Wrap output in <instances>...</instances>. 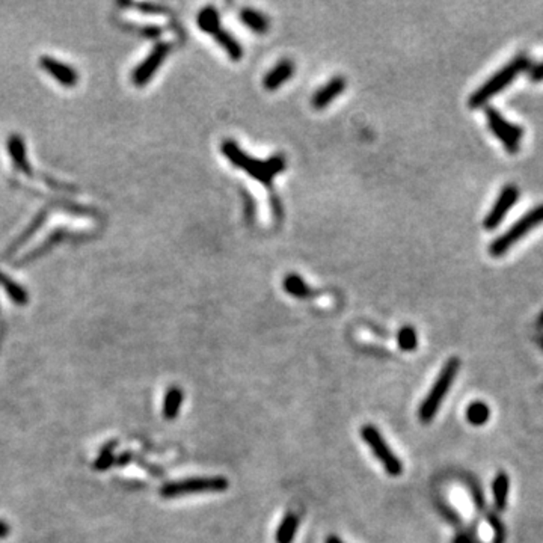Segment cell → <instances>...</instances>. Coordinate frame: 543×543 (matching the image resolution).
Returning <instances> with one entry per match:
<instances>
[{
	"instance_id": "1",
	"label": "cell",
	"mask_w": 543,
	"mask_h": 543,
	"mask_svg": "<svg viewBox=\"0 0 543 543\" xmlns=\"http://www.w3.org/2000/svg\"><path fill=\"white\" fill-rule=\"evenodd\" d=\"M221 152L236 168L245 171L246 174L258 180L265 188H272L273 178L287 168V160L282 154H275L269 160L253 159L248 156L233 139L224 141Z\"/></svg>"
},
{
	"instance_id": "2",
	"label": "cell",
	"mask_w": 543,
	"mask_h": 543,
	"mask_svg": "<svg viewBox=\"0 0 543 543\" xmlns=\"http://www.w3.org/2000/svg\"><path fill=\"white\" fill-rule=\"evenodd\" d=\"M527 70H530L528 56L518 55L507 65H504L501 70L493 73L480 88L472 92L468 100L469 108H483L491 98L510 86L515 82V79Z\"/></svg>"
},
{
	"instance_id": "3",
	"label": "cell",
	"mask_w": 543,
	"mask_h": 543,
	"mask_svg": "<svg viewBox=\"0 0 543 543\" xmlns=\"http://www.w3.org/2000/svg\"><path fill=\"white\" fill-rule=\"evenodd\" d=\"M459 370H460L459 358H450V360L445 362V365L442 367L441 373H439L432 389L429 391V394H427V397L424 399V401L421 403V406L418 409V418L421 423L427 424L436 417V413L444 401V397L448 394L450 388H452L455 382Z\"/></svg>"
},
{
	"instance_id": "4",
	"label": "cell",
	"mask_w": 543,
	"mask_h": 543,
	"mask_svg": "<svg viewBox=\"0 0 543 543\" xmlns=\"http://www.w3.org/2000/svg\"><path fill=\"white\" fill-rule=\"evenodd\" d=\"M543 224V204L536 205L535 209L527 212L519 221H516L505 233L496 237L491 246L489 253L495 258H500L510 251L519 240H522L528 233H531L536 227Z\"/></svg>"
},
{
	"instance_id": "5",
	"label": "cell",
	"mask_w": 543,
	"mask_h": 543,
	"mask_svg": "<svg viewBox=\"0 0 543 543\" xmlns=\"http://www.w3.org/2000/svg\"><path fill=\"white\" fill-rule=\"evenodd\" d=\"M229 486V481L225 477H192L186 480H178L166 483L161 486L160 495L164 498H178V496L201 493V492H224Z\"/></svg>"
},
{
	"instance_id": "6",
	"label": "cell",
	"mask_w": 543,
	"mask_h": 543,
	"mask_svg": "<svg viewBox=\"0 0 543 543\" xmlns=\"http://www.w3.org/2000/svg\"><path fill=\"white\" fill-rule=\"evenodd\" d=\"M198 26L201 30L213 35V38L231 56V59L240 61L244 57V47H241L237 40L233 38L231 33L222 29L221 18H219L217 11L213 6H205L201 9V13L198 14Z\"/></svg>"
},
{
	"instance_id": "7",
	"label": "cell",
	"mask_w": 543,
	"mask_h": 543,
	"mask_svg": "<svg viewBox=\"0 0 543 543\" xmlns=\"http://www.w3.org/2000/svg\"><path fill=\"white\" fill-rule=\"evenodd\" d=\"M484 113H486L488 127L492 135L503 144L505 152L516 154L519 149H521V142L524 136L522 127L507 121L495 108H486Z\"/></svg>"
},
{
	"instance_id": "8",
	"label": "cell",
	"mask_w": 543,
	"mask_h": 543,
	"mask_svg": "<svg viewBox=\"0 0 543 543\" xmlns=\"http://www.w3.org/2000/svg\"><path fill=\"white\" fill-rule=\"evenodd\" d=\"M361 436L364 441L368 444V447L372 448V452L375 456L379 459L380 464L384 465L385 471L392 477H399L403 472V465L401 460L392 453V450L389 445L385 442L384 436L380 435V432L376 429L375 425L367 424L361 429Z\"/></svg>"
},
{
	"instance_id": "9",
	"label": "cell",
	"mask_w": 543,
	"mask_h": 543,
	"mask_svg": "<svg viewBox=\"0 0 543 543\" xmlns=\"http://www.w3.org/2000/svg\"><path fill=\"white\" fill-rule=\"evenodd\" d=\"M519 200V190L515 184H507L500 192L498 198L493 202L492 209L486 215L483 221V227L488 231H493L501 225L507 213L513 209V205Z\"/></svg>"
},
{
	"instance_id": "10",
	"label": "cell",
	"mask_w": 543,
	"mask_h": 543,
	"mask_svg": "<svg viewBox=\"0 0 543 543\" xmlns=\"http://www.w3.org/2000/svg\"><path fill=\"white\" fill-rule=\"evenodd\" d=\"M171 47L172 45L168 42L157 44L153 49V52L148 55L147 59L135 68V72L132 74V82L139 88L145 86L161 67V64H164V61L166 59V56L171 52Z\"/></svg>"
},
{
	"instance_id": "11",
	"label": "cell",
	"mask_w": 543,
	"mask_h": 543,
	"mask_svg": "<svg viewBox=\"0 0 543 543\" xmlns=\"http://www.w3.org/2000/svg\"><path fill=\"white\" fill-rule=\"evenodd\" d=\"M40 67L45 73L50 74L57 84H61L65 88H74L79 82V74L74 68L55 59L52 56H41Z\"/></svg>"
},
{
	"instance_id": "12",
	"label": "cell",
	"mask_w": 543,
	"mask_h": 543,
	"mask_svg": "<svg viewBox=\"0 0 543 543\" xmlns=\"http://www.w3.org/2000/svg\"><path fill=\"white\" fill-rule=\"evenodd\" d=\"M6 148H8V154L11 157V161L14 164L16 169L20 171L21 174H25L29 178H35L37 176L33 174L32 166L29 165V161H28L26 145H25V141L21 139V136L20 135H11L8 137Z\"/></svg>"
},
{
	"instance_id": "13",
	"label": "cell",
	"mask_w": 543,
	"mask_h": 543,
	"mask_svg": "<svg viewBox=\"0 0 543 543\" xmlns=\"http://www.w3.org/2000/svg\"><path fill=\"white\" fill-rule=\"evenodd\" d=\"M345 85L348 84H345L344 77L341 76L332 77L326 85H323L313 96V98H311V105H313V108L317 110L325 109L335 98L343 94Z\"/></svg>"
},
{
	"instance_id": "14",
	"label": "cell",
	"mask_w": 543,
	"mask_h": 543,
	"mask_svg": "<svg viewBox=\"0 0 543 543\" xmlns=\"http://www.w3.org/2000/svg\"><path fill=\"white\" fill-rule=\"evenodd\" d=\"M293 74H295V64L290 59H282L264 76L263 86L268 91H276L278 88H281L288 79H292Z\"/></svg>"
},
{
	"instance_id": "15",
	"label": "cell",
	"mask_w": 543,
	"mask_h": 543,
	"mask_svg": "<svg viewBox=\"0 0 543 543\" xmlns=\"http://www.w3.org/2000/svg\"><path fill=\"white\" fill-rule=\"evenodd\" d=\"M492 492H493V504L496 510L503 512L508 504V492H510V477L504 471L496 474L492 481Z\"/></svg>"
},
{
	"instance_id": "16",
	"label": "cell",
	"mask_w": 543,
	"mask_h": 543,
	"mask_svg": "<svg viewBox=\"0 0 543 543\" xmlns=\"http://www.w3.org/2000/svg\"><path fill=\"white\" fill-rule=\"evenodd\" d=\"M47 216H49L47 210H41L35 217H33V221L30 222V225H29L25 231H23V233H21V234L17 237V240L14 241V244L11 245V246L6 249L4 258H5V260L9 258L11 256H13V253H14L16 251H18L23 245H25L26 241H28L33 234H37V231L45 224V221H47Z\"/></svg>"
},
{
	"instance_id": "17",
	"label": "cell",
	"mask_w": 543,
	"mask_h": 543,
	"mask_svg": "<svg viewBox=\"0 0 543 543\" xmlns=\"http://www.w3.org/2000/svg\"><path fill=\"white\" fill-rule=\"evenodd\" d=\"M282 285H284V290L288 295L297 299H308L319 295L302 278H300L297 273H288L284 278Z\"/></svg>"
},
{
	"instance_id": "18",
	"label": "cell",
	"mask_w": 543,
	"mask_h": 543,
	"mask_svg": "<svg viewBox=\"0 0 543 543\" xmlns=\"http://www.w3.org/2000/svg\"><path fill=\"white\" fill-rule=\"evenodd\" d=\"M67 236H68V231H67L65 228H56V229L53 231V233H52L47 239H45L38 248H35L33 251H30V252L28 253V256H26V257H23L17 264H18V265H23V264H26V263H29V261H33L35 258H38L40 256H42L44 252H47L49 249H52V248L56 246L57 244H61V241H62Z\"/></svg>"
},
{
	"instance_id": "19",
	"label": "cell",
	"mask_w": 543,
	"mask_h": 543,
	"mask_svg": "<svg viewBox=\"0 0 543 543\" xmlns=\"http://www.w3.org/2000/svg\"><path fill=\"white\" fill-rule=\"evenodd\" d=\"M240 20L256 33H265L269 30V18L256 9H251V8L241 9Z\"/></svg>"
},
{
	"instance_id": "20",
	"label": "cell",
	"mask_w": 543,
	"mask_h": 543,
	"mask_svg": "<svg viewBox=\"0 0 543 543\" xmlns=\"http://www.w3.org/2000/svg\"><path fill=\"white\" fill-rule=\"evenodd\" d=\"M0 284H2L6 295L9 296V299L13 300L16 305H20V307L28 305V302H29L28 292L20 284H17L16 281L11 280L9 276H6L2 272H0Z\"/></svg>"
},
{
	"instance_id": "21",
	"label": "cell",
	"mask_w": 543,
	"mask_h": 543,
	"mask_svg": "<svg viewBox=\"0 0 543 543\" xmlns=\"http://www.w3.org/2000/svg\"><path fill=\"white\" fill-rule=\"evenodd\" d=\"M183 391L178 387H172L168 389L165 400H164V417L166 420H174L180 412L183 404Z\"/></svg>"
},
{
	"instance_id": "22",
	"label": "cell",
	"mask_w": 543,
	"mask_h": 543,
	"mask_svg": "<svg viewBox=\"0 0 543 543\" xmlns=\"http://www.w3.org/2000/svg\"><path fill=\"white\" fill-rule=\"evenodd\" d=\"M297 527H299L297 515L287 513L285 518L282 519L281 525L278 527V531H276V536H275L276 543H293Z\"/></svg>"
},
{
	"instance_id": "23",
	"label": "cell",
	"mask_w": 543,
	"mask_h": 543,
	"mask_svg": "<svg viewBox=\"0 0 543 543\" xmlns=\"http://www.w3.org/2000/svg\"><path fill=\"white\" fill-rule=\"evenodd\" d=\"M491 418V409L486 403L474 401L467 408V420L469 424L480 427L484 425Z\"/></svg>"
},
{
	"instance_id": "24",
	"label": "cell",
	"mask_w": 543,
	"mask_h": 543,
	"mask_svg": "<svg viewBox=\"0 0 543 543\" xmlns=\"http://www.w3.org/2000/svg\"><path fill=\"white\" fill-rule=\"evenodd\" d=\"M397 343L404 352H413L418 345V335L412 326H403L397 333Z\"/></svg>"
},
{
	"instance_id": "25",
	"label": "cell",
	"mask_w": 543,
	"mask_h": 543,
	"mask_svg": "<svg viewBox=\"0 0 543 543\" xmlns=\"http://www.w3.org/2000/svg\"><path fill=\"white\" fill-rule=\"evenodd\" d=\"M115 447H117V442H109L105 445V448L101 450L97 460H96V464H94V468L97 471H106L108 468H110L115 464V459H117L113 455Z\"/></svg>"
},
{
	"instance_id": "26",
	"label": "cell",
	"mask_w": 543,
	"mask_h": 543,
	"mask_svg": "<svg viewBox=\"0 0 543 543\" xmlns=\"http://www.w3.org/2000/svg\"><path fill=\"white\" fill-rule=\"evenodd\" d=\"M488 521H489L491 527L493 528V543H504L505 531H504V527L500 521V518L496 516L495 513H489Z\"/></svg>"
},
{
	"instance_id": "27",
	"label": "cell",
	"mask_w": 543,
	"mask_h": 543,
	"mask_svg": "<svg viewBox=\"0 0 543 543\" xmlns=\"http://www.w3.org/2000/svg\"><path fill=\"white\" fill-rule=\"evenodd\" d=\"M528 76L533 82H542L543 80V61L539 64H535L533 67H530Z\"/></svg>"
},
{
	"instance_id": "28",
	"label": "cell",
	"mask_w": 543,
	"mask_h": 543,
	"mask_svg": "<svg viewBox=\"0 0 543 543\" xmlns=\"http://www.w3.org/2000/svg\"><path fill=\"white\" fill-rule=\"evenodd\" d=\"M130 460H132V453H122L120 457L115 459V464H117L118 467H124L129 464Z\"/></svg>"
},
{
	"instance_id": "29",
	"label": "cell",
	"mask_w": 543,
	"mask_h": 543,
	"mask_svg": "<svg viewBox=\"0 0 543 543\" xmlns=\"http://www.w3.org/2000/svg\"><path fill=\"white\" fill-rule=\"evenodd\" d=\"M9 533H11V528H9V525H8L6 522H4V521H0V539H5V537H8V536H9Z\"/></svg>"
},
{
	"instance_id": "30",
	"label": "cell",
	"mask_w": 543,
	"mask_h": 543,
	"mask_svg": "<svg viewBox=\"0 0 543 543\" xmlns=\"http://www.w3.org/2000/svg\"><path fill=\"white\" fill-rule=\"evenodd\" d=\"M325 543H344V542L340 537H337V536H329Z\"/></svg>"
},
{
	"instance_id": "31",
	"label": "cell",
	"mask_w": 543,
	"mask_h": 543,
	"mask_svg": "<svg viewBox=\"0 0 543 543\" xmlns=\"http://www.w3.org/2000/svg\"><path fill=\"white\" fill-rule=\"evenodd\" d=\"M455 543H471V540L467 536H457L455 539Z\"/></svg>"
},
{
	"instance_id": "32",
	"label": "cell",
	"mask_w": 543,
	"mask_h": 543,
	"mask_svg": "<svg viewBox=\"0 0 543 543\" xmlns=\"http://www.w3.org/2000/svg\"><path fill=\"white\" fill-rule=\"evenodd\" d=\"M537 343H539V345H540L542 350H543V335H539V337H537Z\"/></svg>"
},
{
	"instance_id": "33",
	"label": "cell",
	"mask_w": 543,
	"mask_h": 543,
	"mask_svg": "<svg viewBox=\"0 0 543 543\" xmlns=\"http://www.w3.org/2000/svg\"><path fill=\"white\" fill-rule=\"evenodd\" d=\"M540 323H543V313H542V316H540Z\"/></svg>"
}]
</instances>
